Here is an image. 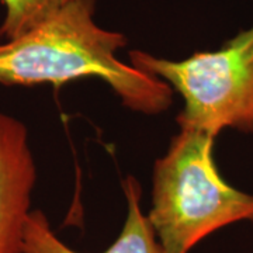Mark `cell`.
Returning <instances> with one entry per match:
<instances>
[{"instance_id":"obj_1","label":"cell","mask_w":253,"mask_h":253,"mask_svg":"<svg viewBox=\"0 0 253 253\" xmlns=\"http://www.w3.org/2000/svg\"><path fill=\"white\" fill-rule=\"evenodd\" d=\"M126 36L94 21V0H78L26 34L0 44V83L61 86L96 78L123 104L144 114H161L173 103V89L117 58Z\"/></svg>"},{"instance_id":"obj_2","label":"cell","mask_w":253,"mask_h":253,"mask_svg":"<svg viewBox=\"0 0 253 253\" xmlns=\"http://www.w3.org/2000/svg\"><path fill=\"white\" fill-rule=\"evenodd\" d=\"M214 142V136L180 129L155 162L148 219L168 253H189L221 228L253 222V194L219 174Z\"/></svg>"},{"instance_id":"obj_3","label":"cell","mask_w":253,"mask_h":253,"mask_svg":"<svg viewBox=\"0 0 253 253\" xmlns=\"http://www.w3.org/2000/svg\"><path fill=\"white\" fill-rule=\"evenodd\" d=\"M129 65L166 82L184 100L180 129L215 136L225 128L253 134V26L217 51L172 61L131 51Z\"/></svg>"},{"instance_id":"obj_4","label":"cell","mask_w":253,"mask_h":253,"mask_svg":"<svg viewBox=\"0 0 253 253\" xmlns=\"http://www.w3.org/2000/svg\"><path fill=\"white\" fill-rule=\"evenodd\" d=\"M36 181L27 128L0 111V253H23Z\"/></svg>"},{"instance_id":"obj_5","label":"cell","mask_w":253,"mask_h":253,"mask_svg":"<svg viewBox=\"0 0 253 253\" xmlns=\"http://www.w3.org/2000/svg\"><path fill=\"white\" fill-rule=\"evenodd\" d=\"M126 218L117 239L101 253H168L155 235L148 215L141 210V186L135 177L124 183ZM23 253H82L62 242L51 228L45 214L40 210L28 217Z\"/></svg>"},{"instance_id":"obj_6","label":"cell","mask_w":253,"mask_h":253,"mask_svg":"<svg viewBox=\"0 0 253 253\" xmlns=\"http://www.w3.org/2000/svg\"><path fill=\"white\" fill-rule=\"evenodd\" d=\"M4 18L0 24V38L13 40L26 34L59 10L78 0H0Z\"/></svg>"}]
</instances>
